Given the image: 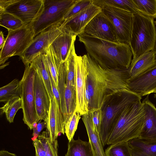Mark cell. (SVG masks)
I'll list each match as a JSON object with an SVG mask.
<instances>
[{"label":"cell","mask_w":156,"mask_h":156,"mask_svg":"<svg viewBox=\"0 0 156 156\" xmlns=\"http://www.w3.org/2000/svg\"><path fill=\"white\" fill-rule=\"evenodd\" d=\"M82 116L94 156H105L99 134L94 129L90 112H89Z\"/></svg>","instance_id":"22"},{"label":"cell","mask_w":156,"mask_h":156,"mask_svg":"<svg viewBox=\"0 0 156 156\" xmlns=\"http://www.w3.org/2000/svg\"><path fill=\"white\" fill-rule=\"evenodd\" d=\"M156 65V55L154 51L144 53L132 59L130 67V78L145 72Z\"/></svg>","instance_id":"20"},{"label":"cell","mask_w":156,"mask_h":156,"mask_svg":"<svg viewBox=\"0 0 156 156\" xmlns=\"http://www.w3.org/2000/svg\"><path fill=\"white\" fill-rule=\"evenodd\" d=\"M62 29V32L50 46L55 59L58 62H63L66 60L72 43L77 36Z\"/></svg>","instance_id":"19"},{"label":"cell","mask_w":156,"mask_h":156,"mask_svg":"<svg viewBox=\"0 0 156 156\" xmlns=\"http://www.w3.org/2000/svg\"><path fill=\"white\" fill-rule=\"evenodd\" d=\"M93 0H76L63 18V21L76 15L93 4Z\"/></svg>","instance_id":"36"},{"label":"cell","mask_w":156,"mask_h":156,"mask_svg":"<svg viewBox=\"0 0 156 156\" xmlns=\"http://www.w3.org/2000/svg\"><path fill=\"white\" fill-rule=\"evenodd\" d=\"M9 65V64L8 63H6L5 64H3L2 66H0V69H2L4 67H5V66Z\"/></svg>","instance_id":"45"},{"label":"cell","mask_w":156,"mask_h":156,"mask_svg":"<svg viewBox=\"0 0 156 156\" xmlns=\"http://www.w3.org/2000/svg\"><path fill=\"white\" fill-rule=\"evenodd\" d=\"M154 23L155 26V29H156V40H155V46L154 48V50L156 55V21H154Z\"/></svg>","instance_id":"44"},{"label":"cell","mask_w":156,"mask_h":156,"mask_svg":"<svg viewBox=\"0 0 156 156\" xmlns=\"http://www.w3.org/2000/svg\"><path fill=\"white\" fill-rule=\"evenodd\" d=\"M86 96L89 112L100 108L104 97L115 91L128 90L129 68L105 69L87 54Z\"/></svg>","instance_id":"1"},{"label":"cell","mask_w":156,"mask_h":156,"mask_svg":"<svg viewBox=\"0 0 156 156\" xmlns=\"http://www.w3.org/2000/svg\"><path fill=\"white\" fill-rule=\"evenodd\" d=\"M33 144L35 148L36 156H47L42 143L37 138L33 140Z\"/></svg>","instance_id":"38"},{"label":"cell","mask_w":156,"mask_h":156,"mask_svg":"<svg viewBox=\"0 0 156 156\" xmlns=\"http://www.w3.org/2000/svg\"><path fill=\"white\" fill-rule=\"evenodd\" d=\"M76 0H43L44 7L40 15L30 23L34 37L41 33L61 25L63 18Z\"/></svg>","instance_id":"6"},{"label":"cell","mask_w":156,"mask_h":156,"mask_svg":"<svg viewBox=\"0 0 156 156\" xmlns=\"http://www.w3.org/2000/svg\"><path fill=\"white\" fill-rule=\"evenodd\" d=\"M132 156H156V141L139 137L128 141Z\"/></svg>","instance_id":"21"},{"label":"cell","mask_w":156,"mask_h":156,"mask_svg":"<svg viewBox=\"0 0 156 156\" xmlns=\"http://www.w3.org/2000/svg\"><path fill=\"white\" fill-rule=\"evenodd\" d=\"M55 59L58 70V90L60 99L61 109L65 124L66 121L65 99V87L66 81V62H59L57 61L55 58Z\"/></svg>","instance_id":"24"},{"label":"cell","mask_w":156,"mask_h":156,"mask_svg":"<svg viewBox=\"0 0 156 156\" xmlns=\"http://www.w3.org/2000/svg\"><path fill=\"white\" fill-rule=\"evenodd\" d=\"M93 2L99 7L111 6L128 11L133 14H140L132 0H93Z\"/></svg>","instance_id":"26"},{"label":"cell","mask_w":156,"mask_h":156,"mask_svg":"<svg viewBox=\"0 0 156 156\" xmlns=\"http://www.w3.org/2000/svg\"><path fill=\"white\" fill-rule=\"evenodd\" d=\"M105 156H132L128 141L111 144L105 152Z\"/></svg>","instance_id":"33"},{"label":"cell","mask_w":156,"mask_h":156,"mask_svg":"<svg viewBox=\"0 0 156 156\" xmlns=\"http://www.w3.org/2000/svg\"><path fill=\"white\" fill-rule=\"evenodd\" d=\"M65 156H94L90 142L73 138L68 144Z\"/></svg>","instance_id":"23"},{"label":"cell","mask_w":156,"mask_h":156,"mask_svg":"<svg viewBox=\"0 0 156 156\" xmlns=\"http://www.w3.org/2000/svg\"><path fill=\"white\" fill-rule=\"evenodd\" d=\"M156 40L154 19L142 14H133L129 44L134 59L147 52L154 51Z\"/></svg>","instance_id":"5"},{"label":"cell","mask_w":156,"mask_h":156,"mask_svg":"<svg viewBox=\"0 0 156 156\" xmlns=\"http://www.w3.org/2000/svg\"><path fill=\"white\" fill-rule=\"evenodd\" d=\"M81 33L105 40L118 42L112 24L101 11L92 19Z\"/></svg>","instance_id":"13"},{"label":"cell","mask_w":156,"mask_h":156,"mask_svg":"<svg viewBox=\"0 0 156 156\" xmlns=\"http://www.w3.org/2000/svg\"><path fill=\"white\" fill-rule=\"evenodd\" d=\"M47 70H48L49 77L50 78V81L52 87V89L53 94H54V97H55V98H56V99L58 103L59 106L60 108L61 109L60 99L58 90L56 87L54 81L53 80V78L52 77L50 72L48 69H47Z\"/></svg>","instance_id":"40"},{"label":"cell","mask_w":156,"mask_h":156,"mask_svg":"<svg viewBox=\"0 0 156 156\" xmlns=\"http://www.w3.org/2000/svg\"><path fill=\"white\" fill-rule=\"evenodd\" d=\"M43 7V0H18L7 7L5 12L16 16L27 25L36 20Z\"/></svg>","instance_id":"12"},{"label":"cell","mask_w":156,"mask_h":156,"mask_svg":"<svg viewBox=\"0 0 156 156\" xmlns=\"http://www.w3.org/2000/svg\"><path fill=\"white\" fill-rule=\"evenodd\" d=\"M50 101L46 129L51 141L53 143L59 134L65 133V124L62 110L56 98L54 97Z\"/></svg>","instance_id":"17"},{"label":"cell","mask_w":156,"mask_h":156,"mask_svg":"<svg viewBox=\"0 0 156 156\" xmlns=\"http://www.w3.org/2000/svg\"><path fill=\"white\" fill-rule=\"evenodd\" d=\"M41 120H40L37 125L33 127V137L32 138L33 140L37 138L44 128H47L46 122L45 121L41 122Z\"/></svg>","instance_id":"39"},{"label":"cell","mask_w":156,"mask_h":156,"mask_svg":"<svg viewBox=\"0 0 156 156\" xmlns=\"http://www.w3.org/2000/svg\"><path fill=\"white\" fill-rule=\"evenodd\" d=\"M148 95L142 102L145 113L144 121L139 137L156 141V108L149 100Z\"/></svg>","instance_id":"18"},{"label":"cell","mask_w":156,"mask_h":156,"mask_svg":"<svg viewBox=\"0 0 156 156\" xmlns=\"http://www.w3.org/2000/svg\"><path fill=\"white\" fill-rule=\"evenodd\" d=\"M61 24L41 33L34 38L26 50L19 56L25 67L29 66L33 59L49 47L62 32Z\"/></svg>","instance_id":"11"},{"label":"cell","mask_w":156,"mask_h":156,"mask_svg":"<svg viewBox=\"0 0 156 156\" xmlns=\"http://www.w3.org/2000/svg\"><path fill=\"white\" fill-rule=\"evenodd\" d=\"M81 116L80 113L75 110L65 124V133L69 141L73 138Z\"/></svg>","instance_id":"35"},{"label":"cell","mask_w":156,"mask_h":156,"mask_svg":"<svg viewBox=\"0 0 156 156\" xmlns=\"http://www.w3.org/2000/svg\"><path fill=\"white\" fill-rule=\"evenodd\" d=\"M47 68L51 74L58 90V70L51 46L40 53Z\"/></svg>","instance_id":"30"},{"label":"cell","mask_w":156,"mask_h":156,"mask_svg":"<svg viewBox=\"0 0 156 156\" xmlns=\"http://www.w3.org/2000/svg\"><path fill=\"white\" fill-rule=\"evenodd\" d=\"M35 69L34 91L36 112L39 121L43 120L46 122L50 106V99L40 74Z\"/></svg>","instance_id":"16"},{"label":"cell","mask_w":156,"mask_h":156,"mask_svg":"<svg viewBox=\"0 0 156 156\" xmlns=\"http://www.w3.org/2000/svg\"><path fill=\"white\" fill-rule=\"evenodd\" d=\"M140 95L128 90H121L105 96L101 103L102 119L99 135L103 147L108 139L124 108L141 101Z\"/></svg>","instance_id":"3"},{"label":"cell","mask_w":156,"mask_h":156,"mask_svg":"<svg viewBox=\"0 0 156 156\" xmlns=\"http://www.w3.org/2000/svg\"><path fill=\"white\" fill-rule=\"evenodd\" d=\"M75 87L76 111L81 116L88 113L87 98V80L88 74L87 55L81 56L75 54Z\"/></svg>","instance_id":"10"},{"label":"cell","mask_w":156,"mask_h":156,"mask_svg":"<svg viewBox=\"0 0 156 156\" xmlns=\"http://www.w3.org/2000/svg\"><path fill=\"white\" fill-rule=\"evenodd\" d=\"M154 93L156 94H154V97L156 98V91L154 92Z\"/></svg>","instance_id":"46"},{"label":"cell","mask_w":156,"mask_h":156,"mask_svg":"<svg viewBox=\"0 0 156 156\" xmlns=\"http://www.w3.org/2000/svg\"><path fill=\"white\" fill-rule=\"evenodd\" d=\"M101 11V8L93 4L62 23L64 30L78 36L92 19Z\"/></svg>","instance_id":"14"},{"label":"cell","mask_w":156,"mask_h":156,"mask_svg":"<svg viewBox=\"0 0 156 156\" xmlns=\"http://www.w3.org/2000/svg\"><path fill=\"white\" fill-rule=\"evenodd\" d=\"M65 99L66 113V122L69 117L76 110V107L75 86L66 81L65 87Z\"/></svg>","instance_id":"29"},{"label":"cell","mask_w":156,"mask_h":156,"mask_svg":"<svg viewBox=\"0 0 156 156\" xmlns=\"http://www.w3.org/2000/svg\"><path fill=\"white\" fill-rule=\"evenodd\" d=\"M101 11L112 24L118 42L129 45L132 28L133 14L109 6L100 7Z\"/></svg>","instance_id":"9"},{"label":"cell","mask_w":156,"mask_h":156,"mask_svg":"<svg viewBox=\"0 0 156 156\" xmlns=\"http://www.w3.org/2000/svg\"><path fill=\"white\" fill-rule=\"evenodd\" d=\"M136 9L141 14L156 19V0H132Z\"/></svg>","instance_id":"31"},{"label":"cell","mask_w":156,"mask_h":156,"mask_svg":"<svg viewBox=\"0 0 156 156\" xmlns=\"http://www.w3.org/2000/svg\"><path fill=\"white\" fill-rule=\"evenodd\" d=\"M20 109H22L21 98L19 96L15 97L0 108L1 114L5 113L7 121L10 123H12L16 112Z\"/></svg>","instance_id":"28"},{"label":"cell","mask_w":156,"mask_h":156,"mask_svg":"<svg viewBox=\"0 0 156 156\" xmlns=\"http://www.w3.org/2000/svg\"><path fill=\"white\" fill-rule=\"evenodd\" d=\"M0 25L8 30H18L26 25L17 17L6 12L0 14Z\"/></svg>","instance_id":"32"},{"label":"cell","mask_w":156,"mask_h":156,"mask_svg":"<svg viewBox=\"0 0 156 156\" xmlns=\"http://www.w3.org/2000/svg\"><path fill=\"white\" fill-rule=\"evenodd\" d=\"M20 82L15 79L0 88V101L6 103L13 98L20 97Z\"/></svg>","instance_id":"27"},{"label":"cell","mask_w":156,"mask_h":156,"mask_svg":"<svg viewBox=\"0 0 156 156\" xmlns=\"http://www.w3.org/2000/svg\"><path fill=\"white\" fill-rule=\"evenodd\" d=\"M35 69L33 65L25 67L20 82V97L22 102L23 120L31 130L35 122H39L35 107L34 91Z\"/></svg>","instance_id":"7"},{"label":"cell","mask_w":156,"mask_h":156,"mask_svg":"<svg viewBox=\"0 0 156 156\" xmlns=\"http://www.w3.org/2000/svg\"><path fill=\"white\" fill-rule=\"evenodd\" d=\"M6 41V38H5L3 34L2 31L0 33V49H2L4 46Z\"/></svg>","instance_id":"42"},{"label":"cell","mask_w":156,"mask_h":156,"mask_svg":"<svg viewBox=\"0 0 156 156\" xmlns=\"http://www.w3.org/2000/svg\"><path fill=\"white\" fill-rule=\"evenodd\" d=\"M39 72L44 83L50 100L53 99V94L48 73L41 54L36 57L31 63Z\"/></svg>","instance_id":"25"},{"label":"cell","mask_w":156,"mask_h":156,"mask_svg":"<svg viewBox=\"0 0 156 156\" xmlns=\"http://www.w3.org/2000/svg\"><path fill=\"white\" fill-rule=\"evenodd\" d=\"M89 55L105 69L129 68L133 55L129 44L114 42L83 33L78 35Z\"/></svg>","instance_id":"2"},{"label":"cell","mask_w":156,"mask_h":156,"mask_svg":"<svg viewBox=\"0 0 156 156\" xmlns=\"http://www.w3.org/2000/svg\"><path fill=\"white\" fill-rule=\"evenodd\" d=\"M89 112L94 129L99 134L102 119L101 110L100 108Z\"/></svg>","instance_id":"37"},{"label":"cell","mask_w":156,"mask_h":156,"mask_svg":"<svg viewBox=\"0 0 156 156\" xmlns=\"http://www.w3.org/2000/svg\"><path fill=\"white\" fill-rule=\"evenodd\" d=\"M37 138L42 143L45 150L47 156H59L58 152V144L57 139L52 143L47 129L39 135Z\"/></svg>","instance_id":"34"},{"label":"cell","mask_w":156,"mask_h":156,"mask_svg":"<svg viewBox=\"0 0 156 156\" xmlns=\"http://www.w3.org/2000/svg\"><path fill=\"white\" fill-rule=\"evenodd\" d=\"M18 0H0V14L4 12L6 9Z\"/></svg>","instance_id":"41"},{"label":"cell","mask_w":156,"mask_h":156,"mask_svg":"<svg viewBox=\"0 0 156 156\" xmlns=\"http://www.w3.org/2000/svg\"><path fill=\"white\" fill-rule=\"evenodd\" d=\"M128 90L141 97L156 91V65L128 80Z\"/></svg>","instance_id":"15"},{"label":"cell","mask_w":156,"mask_h":156,"mask_svg":"<svg viewBox=\"0 0 156 156\" xmlns=\"http://www.w3.org/2000/svg\"><path fill=\"white\" fill-rule=\"evenodd\" d=\"M0 156H17L15 154L11 153L7 151L2 150L0 151Z\"/></svg>","instance_id":"43"},{"label":"cell","mask_w":156,"mask_h":156,"mask_svg":"<svg viewBox=\"0 0 156 156\" xmlns=\"http://www.w3.org/2000/svg\"><path fill=\"white\" fill-rule=\"evenodd\" d=\"M141 101L127 105L122 111L107 141V144L128 141L139 137L144 121Z\"/></svg>","instance_id":"4"},{"label":"cell","mask_w":156,"mask_h":156,"mask_svg":"<svg viewBox=\"0 0 156 156\" xmlns=\"http://www.w3.org/2000/svg\"><path fill=\"white\" fill-rule=\"evenodd\" d=\"M4 45L0 53V64H4L11 57L20 56L26 50L34 38L30 24L15 30H8Z\"/></svg>","instance_id":"8"}]
</instances>
